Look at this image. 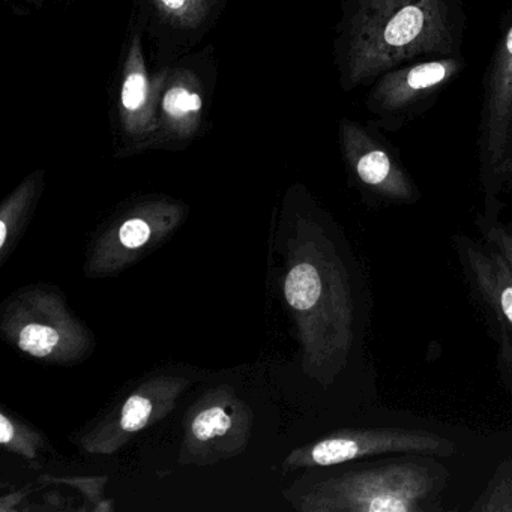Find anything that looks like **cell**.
Returning a JSON list of instances; mask_svg holds the SVG:
<instances>
[{
    "instance_id": "6da1fadb",
    "label": "cell",
    "mask_w": 512,
    "mask_h": 512,
    "mask_svg": "<svg viewBox=\"0 0 512 512\" xmlns=\"http://www.w3.org/2000/svg\"><path fill=\"white\" fill-rule=\"evenodd\" d=\"M449 14V0H349L335 43L343 88H358L419 56L449 55Z\"/></svg>"
},
{
    "instance_id": "7a4b0ae2",
    "label": "cell",
    "mask_w": 512,
    "mask_h": 512,
    "mask_svg": "<svg viewBox=\"0 0 512 512\" xmlns=\"http://www.w3.org/2000/svg\"><path fill=\"white\" fill-rule=\"evenodd\" d=\"M154 149L179 151L206 133L218 85L217 50H193L152 73Z\"/></svg>"
},
{
    "instance_id": "3957f363",
    "label": "cell",
    "mask_w": 512,
    "mask_h": 512,
    "mask_svg": "<svg viewBox=\"0 0 512 512\" xmlns=\"http://www.w3.org/2000/svg\"><path fill=\"white\" fill-rule=\"evenodd\" d=\"M145 31L131 13L112 85L110 127L119 157L155 145L154 85L145 52Z\"/></svg>"
},
{
    "instance_id": "277c9868",
    "label": "cell",
    "mask_w": 512,
    "mask_h": 512,
    "mask_svg": "<svg viewBox=\"0 0 512 512\" xmlns=\"http://www.w3.org/2000/svg\"><path fill=\"white\" fill-rule=\"evenodd\" d=\"M436 470L418 461H397L347 475L337 505L359 512H419L439 491Z\"/></svg>"
},
{
    "instance_id": "5b68a950",
    "label": "cell",
    "mask_w": 512,
    "mask_h": 512,
    "mask_svg": "<svg viewBox=\"0 0 512 512\" xmlns=\"http://www.w3.org/2000/svg\"><path fill=\"white\" fill-rule=\"evenodd\" d=\"M229 0H133L157 67L193 52L211 34Z\"/></svg>"
},
{
    "instance_id": "8992f818",
    "label": "cell",
    "mask_w": 512,
    "mask_h": 512,
    "mask_svg": "<svg viewBox=\"0 0 512 512\" xmlns=\"http://www.w3.org/2000/svg\"><path fill=\"white\" fill-rule=\"evenodd\" d=\"M449 440L427 431L376 428L355 431L322 440L313 446L310 458L317 466H332L355 458L380 454H454Z\"/></svg>"
},
{
    "instance_id": "52a82bcc",
    "label": "cell",
    "mask_w": 512,
    "mask_h": 512,
    "mask_svg": "<svg viewBox=\"0 0 512 512\" xmlns=\"http://www.w3.org/2000/svg\"><path fill=\"white\" fill-rule=\"evenodd\" d=\"M512 149V26L494 55L485 83L481 125L484 169H502Z\"/></svg>"
},
{
    "instance_id": "ba28073f",
    "label": "cell",
    "mask_w": 512,
    "mask_h": 512,
    "mask_svg": "<svg viewBox=\"0 0 512 512\" xmlns=\"http://www.w3.org/2000/svg\"><path fill=\"white\" fill-rule=\"evenodd\" d=\"M460 59L421 62L382 74L368 100V109L380 116H400L436 94L460 73Z\"/></svg>"
},
{
    "instance_id": "9c48e42d",
    "label": "cell",
    "mask_w": 512,
    "mask_h": 512,
    "mask_svg": "<svg viewBox=\"0 0 512 512\" xmlns=\"http://www.w3.org/2000/svg\"><path fill=\"white\" fill-rule=\"evenodd\" d=\"M340 142L347 164L362 185L386 199L400 202L415 199V187L406 172L361 125L343 119Z\"/></svg>"
},
{
    "instance_id": "30bf717a",
    "label": "cell",
    "mask_w": 512,
    "mask_h": 512,
    "mask_svg": "<svg viewBox=\"0 0 512 512\" xmlns=\"http://www.w3.org/2000/svg\"><path fill=\"white\" fill-rule=\"evenodd\" d=\"M466 257L479 289L512 326L511 266L499 251L485 254L476 245L466 247Z\"/></svg>"
},
{
    "instance_id": "8fae6325",
    "label": "cell",
    "mask_w": 512,
    "mask_h": 512,
    "mask_svg": "<svg viewBox=\"0 0 512 512\" xmlns=\"http://www.w3.org/2000/svg\"><path fill=\"white\" fill-rule=\"evenodd\" d=\"M323 284L311 263H299L286 278V299L296 310H311L322 298Z\"/></svg>"
},
{
    "instance_id": "7c38bea8",
    "label": "cell",
    "mask_w": 512,
    "mask_h": 512,
    "mask_svg": "<svg viewBox=\"0 0 512 512\" xmlns=\"http://www.w3.org/2000/svg\"><path fill=\"white\" fill-rule=\"evenodd\" d=\"M58 341L59 334L55 329L32 323L20 332L19 347L23 352L31 353L32 356L44 358L53 352Z\"/></svg>"
},
{
    "instance_id": "4fadbf2b",
    "label": "cell",
    "mask_w": 512,
    "mask_h": 512,
    "mask_svg": "<svg viewBox=\"0 0 512 512\" xmlns=\"http://www.w3.org/2000/svg\"><path fill=\"white\" fill-rule=\"evenodd\" d=\"M230 425L232 421L221 407H211L197 416L193 424V433L199 440H208L226 434Z\"/></svg>"
},
{
    "instance_id": "5bb4252c",
    "label": "cell",
    "mask_w": 512,
    "mask_h": 512,
    "mask_svg": "<svg viewBox=\"0 0 512 512\" xmlns=\"http://www.w3.org/2000/svg\"><path fill=\"white\" fill-rule=\"evenodd\" d=\"M152 412V403L148 398L134 395L122 409L121 425L125 431H139L145 427Z\"/></svg>"
},
{
    "instance_id": "9a60e30c",
    "label": "cell",
    "mask_w": 512,
    "mask_h": 512,
    "mask_svg": "<svg viewBox=\"0 0 512 512\" xmlns=\"http://www.w3.org/2000/svg\"><path fill=\"white\" fill-rule=\"evenodd\" d=\"M149 236H151L149 224L140 218L128 220L127 223L122 224L121 230H119V239L127 248L142 247L148 241Z\"/></svg>"
},
{
    "instance_id": "2e32d148",
    "label": "cell",
    "mask_w": 512,
    "mask_h": 512,
    "mask_svg": "<svg viewBox=\"0 0 512 512\" xmlns=\"http://www.w3.org/2000/svg\"><path fill=\"white\" fill-rule=\"evenodd\" d=\"M487 239L491 247L505 257L512 269V233L502 227H491L487 232Z\"/></svg>"
},
{
    "instance_id": "e0dca14e",
    "label": "cell",
    "mask_w": 512,
    "mask_h": 512,
    "mask_svg": "<svg viewBox=\"0 0 512 512\" xmlns=\"http://www.w3.org/2000/svg\"><path fill=\"white\" fill-rule=\"evenodd\" d=\"M13 436V425L8 421L7 416L0 415V442L10 443Z\"/></svg>"
},
{
    "instance_id": "ac0fdd59",
    "label": "cell",
    "mask_w": 512,
    "mask_h": 512,
    "mask_svg": "<svg viewBox=\"0 0 512 512\" xmlns=\"http://www.w3.org/2000/svg\"><path fill=\"white\" fill-rule=\"evenodd\" d=\"M7 236V223L2 221V223H0V247H4L5 241H7Z\"/></svg>"
},
{
    "instance_id": "d6986e66",
    "label": "cell",
    "mask_w": 512,
    "mask_h": 512,
    "mask_svg": "<svg viewBox=\"0 0 512 512\" xmlns=\"http://www.w3.org/2000/svg\"><path fill=\"white\" fill-rule=\"evenodd\" d=\"M22 2L32 5V7L38 8V10H41V8L46 5L47 0H22Z\"/></svg>"
}]
</instances>
